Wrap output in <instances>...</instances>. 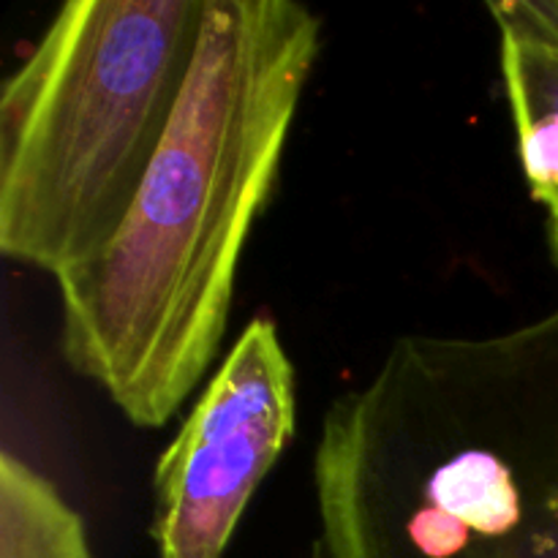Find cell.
<instances>
[{"label": "cell", "instance_id": "1", "mask_svg": "<svg viewBox=\"0 0 558 558\" xmlns=\"http://www.w3.org/2000/svg\"><path fill=\"white\" fill-rule=\"evenodd\" d=\"M319 49L308 5L207 0L129 216L93 259L54 278L63 357L140 428L167 425L216 363Z\"/></svg>", "mask_w": 558, "mask_h": 558}, {"label": "cell", "instance_id": "8", "mask_svg": "<svg viewBox=\"0 0 558 558\" xmlns=\"http://www.w3.org/2000/svg\"><path fill=\"white\" fill-rule=\"evenodd\" d=\"M548 234H550V248H554V259L558 267V213L548 216Z\"/></svg>", "mask_w": 558, "mask_h": 558}, {"label": "cell", "instance_id": "2", "mask_svg": "<svg viewBox=\"0 0 558 558\" xmlns=\"http://www.w3.org/2000/svg\"><path fill=\"white\" fill-rule=\"evenodd\" d=\"M316 558H548L558 548V311L409 336L343 392L314 461Z\"/></svg>", "mask_w": 558, "mask_h": 558}, {"label": "cell", "instance_id": "5", "mask_svg": "<svg viewBox=\"0 0 558 558\" xmlns=\"http://www.w3.org/2000/svg\"><path fill=\"white\" fill-rule=\"evenodd\" d=\"M499 31L501 80L515 125L518 161L532 199L558 213V31L539 22L526 0L488 5Z\"/></svg>", "mask_w": 558, "mask_h": 558}, {"label": "cell", "instance_id": "7", "mask_svg": "<svg viewBox=\"0 0 558 558\" xmlns=\"http://www.w3.org/2000/svg\"><path fill=\"white\" fill-rule=\"evenodd\" d=\"M526 9L539 22H545V25L558 31V0H526Z\"/></svg>", "mask_w": 558, "mask_h": 558}, {"label": "cell", "instance_id": "9", "mask_svg": "<svg viewBox=\"0 0 558 558\" xmlns=\"http://www.w3.org/2000/svg\"><path fill=\"white\" fill-rule=\"evenodd\" d=\"M550 558H558V548L554 550V554H550Z\"/></svg>", "mask_w": 558, "mask_h": 558}, {"label": "cell", "instance_id": "3", "mask_svg": "<svg viewBox=\"0 0 558 558\" xmlns=\"http://www.w3.org/2000/svg\"><path fill=\"white\" fill-rule=\"evenodd\" d=\"M207 0H71L0 90V251L54 278L129 216Z\"/></svg>", "mask_w": 558, "mask_h": 558}, {"label": "cell", "instance_id": "4", "mask_svg": "<svg viewBox=\"0 0 558 558\" xmlns=\"http://www.w3.org/2000/svg\"><path fill=\"white\" fill-rule=\"evenodd\" d=\"M298 420L294 365L276 325H245L153 474L161 558H223Z\"/></svg>", "mask_w": 558, "mask_h": 558}, {"label": "cell", "instance_id": "6", "mask_svg": "<svg viewBox=\"0 0 558 558\" xmlns=\"http://www.w3.org/2000/svg\"><path fill=\"white\" fill-rule=\"evenodd\" d=\"M0 558H96L80 512L11 452L0 456Z\"/></svg>", "mask_w": 558, "mask_h": 558}]
</instances>
